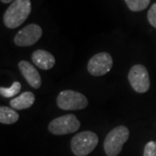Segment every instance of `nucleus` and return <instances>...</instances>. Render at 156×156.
<instances>
[{"mask_svg":"<svg viewBox=\"0 0 156 156\" xmlns=\"http://www.w3.org/2000/svg\"><path fill=\"white\" fill-rule=\"evenodd\" d=\"M30 12V0H15L4 14V23L7 28H17L25 22Z\"/></svg>","mask_w":156,"mask_h":156,"instance_id":"1","label":"nucleus"},{"mask_svg":"<svg viewBox=\"0 0 156 156\" xmlns=\"http://www.w3.org/2000/svg\"><path fill=\"white\" fill-rule=\"evenodd\" d=\"M129 137V130L125 126H118L107 134L103 142L105 154L108 156H117L122 149L123 144Z\"/></svg>","mask_w":156,"mask_h":156,"instance_id":"2","label":"nucleus"},{"mask_svg":"<svg viewBox=\"0 0 156 156\" xmlns=\"http://www.w3.org/2000/svg\"><path fill=\"white\" fill-rule=\"evenodd\" d=\"M97 134L91 131H83L76 134L71 140L70 147L76 156H86L94 151L98 144Z\"/></svg>","mask_w":156,"mask_h":156,"instance_id":"3","label":"nucleus"},{"mask_svg":"<svg viewBox=\"0 0 156 156\" xmlns=\"http://www.w3.org/2000/svg\"><path fill=\"white\" fill-rule=\"evenodd\" d=\"M56 103L62 110H80L87 108L89 101L82 93L75 90H62L56 98Z\"/></svg>","mask_w":156,"mask_h":156,"instance_id":"4","label":"nucleus"},{"mask_svg":"<svg viewBox=\"0 0 156 156\" xmlns=\"http://www.w3.org/2000/svg\"><path fill=\"white\" fill-rule=\"evenodd\" d=\"M81 127L80 121L73 114H69L52 120L48 126L50 133L55 135H63L76 132Z\"/></svg>","mask_w":156,"mask_h":156,"instance_id":"5","label":"nucleus"},{"mask_svg":"<svg viewBox=\"0 0 156 156\" xmlns=\"http://www.w3.org/2000/svg\"><path fill=\"white\" fill-rule=\"evenodd\" d=\"M128 81L135 92L143 94L150 88V79L147 69L142 64H135L128 72Z\"/></svg>","mask_w":156,"mask_h":156,"instance_id":"6","label":"nucleus"},{"mask_svg":"<svg viewBox=\"0 0 156 156\" xmlns=\"http://www.w3.org/2000/svg\"><path fill=\"white\" fill-rule=\"evenodd\" d=\"M113 58L108 52H100L89 59L88 71L93 76H102L111 70Z\"/></svg>","mask_w":156,"mask_h":156,"instance_id":"7","label":"nucleus"},{"mask_svg":"<svg viewBox=\"0 0 156 156\" xmlns=\"http://www.w3.org/2000/svg\"><path fill=\"white\" fill-rule=\"evenodd\" d=\"M42 35V28L36 23H30L17 32L14 37V43L20 47L31 46L41 38Z\"/></svg>","mask_w":156,"mask_h":156,"instance_id":"8","label":"nucleus"},{"mask_svg":"<svg viewBox=\"0 0 156 156\" xmlns=\"http://www.w3.org/2000/svg\"><path fill=\"white\" fill-rule=\"evenodd\" d=\"M18 68L23 76L33 89H38L41 87L42 78L37 69L31 63L27 61H20L18 62Z\"/></svg>","mask_w":156,"mask_h":156,"instance_id":"9","label":"nucleus"},{"mask_svg":"<svg viewBox=\"0 0 156 156\" xmlns=\"http://www.w3.org/2000/svg\"><path fill=\"white\" fill-rule=\"evenodd\" d=\"M31 60L36 66L43 70H49L56 63L55 56L44 50H35L31 55Z\"/></svg>","mask_w":156,"mask_h":156,"instance_id":"10","label":"nucleus"},{"mask_svg":"<svg viewBox=\"0 0 156 156\" xmlns=\"http://www.w3.org/2000/svg\"><path fill=\"white\" fill-rule=\"evenodd\" d=\"M35 99L36 97L32 92L26 91L17 97L11 99L10 101V105H11V108L16 110L26 109L33 105Z\"/></svg>","mask_w":156,"mask_h":156,"instance_id":"11","label":"nucleus"},{"mask_svg":"<svg viewBox=\"0 0 156 156\" xmlns=\"http://www.w3.org/2000/svg\"><path fill=\"white\" fill-rule=\"evenodd\" d=\"M19 119V115L15 109L9 107H0V122L5 125H11L17 122Z\"/></svg>","mask_w":156,"mask_h":156,"instance_id":"12","label":"nucleus"},{"mask_svg":"<svg viewBox=\"0 0 156 156\" xmlns=\"http://www.w3.org/2000/svg\"><path fill=\"white\" fill-rule=\"evenodd\" d=\"M21 83L19 82H14L10 88L1 87L0 88V95L5 98H12L20 92Z\"/></svg>","mask_w":156,"mask_h":156,"instance_id":"13","label":"nucleus"},{"mask_svg":"<svg viewBox=\"0 0 156 156\" xmlns=\"http://www.w3.org/2000/svg\"><path fill=\"white\" fill-rule=\"evenodd\" d=\"M125 3L130 11H144L150 4V0H125Z\"/></svg>","mask_w":156,"mask_h":156,"instance_id":"14","label":"nucleus"},{"mask_svg":"<svg viewBox=\"0 0 156 156\" xmlns=\"http://www.w3.org/2000/svg\"><path fill=\"white\" fill-rule=\"evenodd\" d=\"M143 156H156V142L154 140L148 141L144 147Z\"/></svg>","mask_w":156,"mask_h":156,"instance_id":"15","label":"nucleus"},{"mask_svg":"<svg viewBox=\"0 0 156 156\" xmlns=\"http://www.w3.org/2000/svg\"><path fill=\"white\" fill-rule=\"evenodd\" d=\"M147 20L151 25L156 29V3L151 6L147 12Z\"/></svg>","mask_w":156,"mask_h":156,"instance_id":"16","label":"nucleus"},{"mask_svg":"<svg viewBox=\"0 0 156 156\" xmlns=\"http://www.w3.org/2000/svg\"><path fill=\"white\" fill-rule=\"evenodd\" d=\"M15 0H1V2L2 3H4V4H9V3H11V2H14Z\"/></svg>","mask_w":156,"mask_h":156,"instance_id":"17","label":"nucleus"}]
</instances>
